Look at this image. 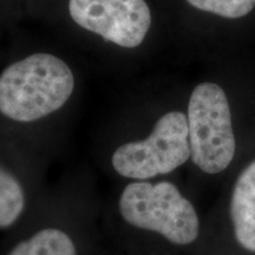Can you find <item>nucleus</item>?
Here are the masks:
<instances>
[{"label":"nucleus","instance_id":"1","mask_svg":"<svg viewBox=\"0 0 255 255\" xmlns=\"http://www.w3.org/2000/svg\"><path fill=\"white\" fill-rule=\"evenodd\" d=\"M75 88L73 70L57 55L20 57L0 71V117L17 124L38 122L62 110Z\"/></svg>","mask_w":255,"mask_h":255},{"label":"nucleus","instance_id":"2","mask_svg":"<svg viewBox=\"0 0 255 255\" xmlns=\"http://www.w3.org/2000/svg\"><path fill=\"white\" fill-rule=\"evenodd\" d=\"M119 213L130 227L155 233L177 246L193 244L200 234L195 207L167 181H130L121 191Z\"/></svg>","mask_w":255,"mask_h":255},{"label":"nucleus","instance_id":"3","mask_svg":"<svg viewBox=\"0 0 255 255\" xmlns=\"http://www.w3.org/2000/svg\"><path fill=\"white\" fill-rule=\"evenodd\" d=\"M190 158L207 174H219L235 155L231 108L223 89L215 83H201L188 103Z\"/></svg>","mask_w":255,"mask_h":255},{"label":"nucleus","instance_id":"4","mask_svg":"<svg viewBox=\"0 0 255 255\" xmlns=\"http://www.w3.org/2000/svg\"><path fill=\"white\" fill-rule=\"evenodd\" d=\"M189 158L187 115L169 111L144 138L117 146L111 155V167L123 178L148 181L176 170Z\"/></svg>","mask_w":255,"mask_h":255},{"label":"nucleus","instance_id":"5","mask_svg":"<svg viewBox=\"0 0 255 255\" xmlns=\"http://www.w3.org/2000/svg\"><path fill=\"white\" fill-rule=\"evenodd\" d=\"M68 13L79 28L126 50L141 46L152 23L145 0H69Z\"/></svg>","mask_w":255,"mask_h":255},{"label":"nucleus","instance_id":"6","mask_svg":"<svg viewBox=\"0 0 255 255\" xmlns=\"http://www.w3.org/2000/svg\"><path fill=\"white\" fill-rule=\"evenodd\" d=\"M231 218L239 244L255 252V159L238 177L232 194Z\"/></svg>","mask_w":255,"mask_h":255},{"label":"nucleus","instance_id":"7","mask_svg":"<svg viewBox=\"0 0 255 255\" xmlns=\"http://www.w3.org/2000/svg\"><path fill=\"white\" fill-rule=\"evenodd\" d=\"M7 255H78V252L68 232L58 227H45L15 244Z\"/></svg>","mask_w":255,"mask_h":255},{"label":"nucleus","instance_id":"8","mask_svg":"<svg viewBox=\"0 0 255 255\" xmlns=\"http://www.w3.org/2000/svg\"><path fill=\"white\" fill-rule=\"evenodd\" d=\"M26 208V193L19 178L0 162V229L17 223Z\"/></svg>","mask_w":255,"mask_h":255},{"label":"nucleus","instance_id":"9","mask_svg":"<svg viewBox=\"0 0 255 255\" xmlns=\"http://www.w3.org/2000/svg\"><path fill=\"white\" fill-rule=\"evenodd\" d=\"M193 7L223 18H241L250 13L255 0H186Z\"/></svg>","mask_w":255,"mask_h":255},{"label":"nucleus","instance_id":"10","mask_svg":"<svg viewBox=\"0 0 255 255\" xmlns=\"http://www.w3.org/2000/svg\"><path fill=\"white\" fill-rule=\"evenodd\" d=\"M17 0H0V20L6 18L9 12L12 11L11 6L15 4Z\"/></svg>","mask_w":255,"mask_h":255}]
</instances>
